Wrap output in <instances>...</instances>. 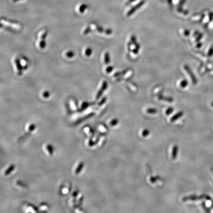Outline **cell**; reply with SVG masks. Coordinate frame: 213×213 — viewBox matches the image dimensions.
<instances>
[{
    "instance_id": "obj_1",
    "label": "cell",
    "mask_w": 213,
    "mask_h": 213,
    "mask_svg": "<svg viewBox=\"0 0 213 213\" xmlns=\"http://www.w3.org/2000/svg\"><path fill=\"white\" fill-rule=\"evenodd\" d=\"M145 3V1L143 0L141 1L140 3H139L137 5H136V6H135L134 7H132L130 10L129 11V12H128L127 15L128 17H130L132 15H133L137 10H138L139 9H140V8H141L142 6H143L144 4Z\"/></svg>"
},
{
    "instance_id": "obj_2",
    "label": "cell",
    "mask_w": 213,
    "mask_h": 213,
    "mask_svg": "<svg viewBox=\"0 0 213 213\" xmlns=\"http://www.w3.org/2000/svg\"><path fill=\"white\" fill-rule=\"evenodd\" d=\"M107 86H108L107 82H106L105 81L103 83V84H102V87H101V88L100 89V90H99V91L98 92L97 94L96 99H98L100 98V97L101 96V95H102V94L104 92V91L107 89Z\"/></svg>"
},
{
    "instance_id": "obj_3",
    "label": "cell",
    "mask_w": 213,
    "mask_h": 213,
    "mask_svg": "<svg viewBox=\"0 0 213 213\" xmlns=\"http://www.w3.org/2000/svg\"><path fill=\"white\" fill-rule=\"evenodd\" d=\"M184 69L186 71V72H187V73L189 74V75L190 76V78H191V80H192V82H193L194 83V84H195L196 83V78H195V77H194V75L193 74V73H192V72H191V70L190 69V68H189V67L187 65H184Z\"/></svg>"
},
{
    "instance_id": "obj_4",
    "label": "cell",
    "mask_w": 213,
    "mask_h": 213,
    "mask_svg": "<svg viewBox=\"0 0 213 213\" xmlns=\"http://www.w3.org/2000/svg\"><path fill=\"white\" fill-rule=\"evenodd\" d=\"M178 151V147L177 146H174L173 148V151H172V158L173 159H175L176 158L177 155V152Z\"/></svg>"
},
{
    "instance_id": "obj_5",
    "label": "cell",
    "mask_w": 213,
    "mask_h": 213,
    "mask_svg": "<svg viewBox=\"0 0 213 213\" xmlns=\"http://www.w3.org/2000/svg\"><path fill=\"white\" fill-rule=\"evenodd\" d=\"M15 62L16 64L17 65V69L18 72V74L19 75H21L22 74V66L20 64V62L19 61V60L18 59H16V60H15Z\"/></svg>"
},
{
    "instance_id": "obj_6",
    "label": "cell",
    "mask_w": 213,
    "mask_h": 213,
    "mask_svg": "<svg viewBox=\"0 0 213 213\" xmlns=\"http://www.w3.org/2000/svg\"><path fill=\"white\" fill-rule=\"evenodd\" d=\"M182 115H183V112H179V113H178L176 114V115H174V116H173L171 118V121L172 122L175 121V120H177L178 118H179L180 117L182 116Z\"/></svg>"
},
{
    "instance_id": "obj_7",
    "label": "cell",
    "mask_w": 213,
    "mask_h": 213,
    "mask_svg": "<svg viewBox=\"0 0 213 213\" xmlns=\"http://www.w3.org/2000/svg\"><path fill=\"white\" fill-rule=\"evenodd\" d=\"M110 62V54L108 52H106L104 56V62L106 64H108Z\"/></svg>"
},
{
    "instance_id": "obj_8",
    "label": "cell",
    "mask_w": 213,
    "mask_h": 213,
    "mask_svg": "<svg viewBox=\"0 0 213 213\" xmlns=\"http://www.w3.org/2000/svg\"><path fill=\"white\" fill-rule=\"evenodd\" d=\"M14 168H15V166L14 165H11L10 167V168L5 172V175H9V174H10V173L11 172H12L13 170H14Z\"/></svg>"
},
{
    "instance_id": "obj_9",
    "label": "cell",
    "mask_w": 213,
    "mask_h": 213,
    "mask_svg": "<svg viewBox=\"0 0 213 213\" xmlns=\"http://www.w3.org/2000/svg\"><path fill=\"white\" fill-rule=\"evenodd\" d=\"M158 97H159V99L160 100H165V101H168V102H172L173 101V99L171 98H169V97H166V98H165V97H163V96H162V95L159 96Z\"/></svg>"
},
{
    "instance_id": "obj_10",
    "label": "cell",
    "mask_w": 213,
    "mask_h": 213,
    "mask_svg": "<svg viewBox=\"0 0 213 213\" xmlns=\"http://www.w3.org/2000/svg\"><path fill=\"white\" fill-rule=\"evenodd\" d=\"M157 110L154 108H149L147 110V113L148 114H155L157 113Z\"/></svg>"
},
{
    "instance_id": "obj_11",
    "label": "cell",
    "mask_w": 213,
    "mask_h": 213,
    "mask_svg": "<svg viewBox=\"0 0 213 213\" xmlns=\"http://www.w3.org/2000/svg\"><path fill=\"white\" fill-rule=\"evenodd\" d=\"M187 82L186 80H183L180 82V85L181 87L182 88H185L187 85Z\"/></svg>"
},
{
    "instance_id": "obj_12",
    "label": "cell",
    "mask_w": 213,
    "mask_h": 213,
    "mask_svg": "<svg viewBox=\"0 0 213 213\" xmlns=\"http://www.w3.org/2000/svg\"><path fill=\"white\" fill-rule=\"evenodd\" d=\"M66 55L68 58H72L74 55V53L72 51H69L66 53Z\"/></svg>"
},
{
    "instance_id": "obj_13",
    "label": "cell",
    "mask_w": 213,
    "mask_h": 213,
    "mask_svg": "<svg viewBox=\"0 0 213 213\" xmlns=\"http://www.w3.org/2000/svg\"><path fill=\"white\" fill-rule=\"evenodd\" d=\"M85 55L86 56H89L92 53V49H90V48H87L85 50Z\"/></svg>"
},
{
    "instance_id": "obj_14",
    "label": "cell",
    "mask_w": 213,
    "mask_h": 213,
    "mask_svg": "<svg viewBox=\"0 0 213 213\" xmlns=\"http://www.w3.org/2000/svg\"><path fill=\"white\" fill-rule=\"evenodd\" d=\"M40 47L41 49H44L46 47V42L44 41V40H42V41H41L40 42Z\"/></svg>"
},
{
    "instance_id": "obj_15",
    "label": "cell",
    "mask_w": 213,
    "mask_h": 213,
    "mask_svg": "<svg viewBox=\"0 0 213 213\" xmlns=\"http://www.w3.org/2000/svg\"><path fill=\"white\" fill-rule=\"evenodd\" d=\"M149 134V131L148 129H145L142 132V135L144 137L148 136Z\"/></svg>"
},
{
    "instance_id": "obj_16",
    "label": "cell",
    "mask_w": 213,
    "mask_h": 213,
    "mask_svg": "<svg viewBox=\"0 0 213 213\" xmlns=\"http://www.w3.org/2000/svg\"><path fill=\"white\" fill-rule=\"evenodd\" d=\"M173 110H174V109H173V108H171V107H170V108H169L167 110V111H166V115H170L173 112Z\"/></svg>"
},
{
    "instance_id": "obj_17",
    "label": "cell",
    "mask_w": 213,
    "mask_h": 213,
    "mask_svg": "<svg viewBox=\"0 0 213 213\" xmlns=\"http://www.w3.org/2000/svg\"><path fill=\"white\" fill-rule=\"evenodd\" d=\"M131 42H132V43L133 44H134V45H135L137 44V42H136V37L135 36L133 35L131 37Z\"/></svg>"
},
{
    "instance_id": "obj_18",
    "label": "cell",
    "mask_w": 213,
    "mask_h": 213,
    "mask_svg": "<svg viewBox=\"0 0 213 213\" xmlns=\"http://www.w3.org/2000/svg\"><path fill=\"white\" fill-rule=\"evenodd\" d=\"M118 120L117 119H114L111 121V124L112 126H115L118 123Z\"/></svg>"
},
{
    "instance_id": "obj_19",
    "label": "cell",
    "mask_w": 213,
    "mask_h": 213,
    "mask_svg": "<svg viewBox=\"0 0 213 213\" xmlns=\"http://www.w3.org/2000/svg\"><path fill=\"white\" fill-rule=\"evenodd\" d=\"M86 8V6L85 5H82V6H81L80 7V12L81 13H83V12H84V10H85Z\"/></svg>"
},
{
    "instance_id": "obj_20",
    "label": "cell",
    "mask_w": 213,
    "mask_h": 213,
    "mask_svg": "<svg viewBox=\"0 0 213 213\" xmlns=\"http://www.w3.org/2000/svg\"><path fill=\"white\" fill-rule=\"evenodd\" d=\"M83 165V164H82V163H81L80 165H79V166L78 167V168H77V171H76V173L77 174H78V173H79V172H80V171H81V169H82V166Z\"/></svg>"
},
{
    "instance_id": "obj_21",
    "label": "cell",
    "mask_w": 213,
    "mask_h": 213,
    "mask_svg": "<svg viewBox=\"0 0 213 213\" xmlns=\"http://www.w3.org/2000/svg\"><path fill=\"white\" fill-rule=\"evenodd\" d=\"M113 67L112 66H109L108 68H107L106 71L107 73H110L113 71Z\"/></svg>"
},
{
    "instance_id": "obj_22",
    "label": "cell",
    "mask_w": 213,
    "mask_h": 213,
    "mask_svg": "<svg viewBox=\"0 0 213 213\" xmlns=\"http://www.w3.org/2000/svg\"><path fill=\"white\" fill-rule=\"evenodd\" d=\"M90 31V28L89 27H87L84 30L83 34H84V35H86V34L89 33Z\"/></svg>"
},
{
    "instance_id": "obj_23",
    "label": "cell",
    "mask_w": 213,
    "mask_h": 213,
    "mask_svg": "<svg viewBox=\"0 0 213 213\" xmlns=\"http://www.w3.org/2000/svg\"><path fill=\"white\" fill-rule=\"evenodd\" d=\"M96 29H97V31H99V32H100V33H102V32H103V28H102L101 27H100V26H96Z\"/></svg>"
},
{
    "instance_id": "obj_24",
    "label": "cell",
    "mask_w": 213,
    "mask_h": 213,
    "mask_svg": "<svg viewBox=\"0 0 213 213\" xmlns=\"http://www.w3.org/2000/svg\"><path fill=\"white\" fill-rule=\"evenodd\" d=\"M49 92H48V91H46V92H45L44 93H43V96L45 97V98H47V97H49Z\"/></svg>"
},
{
    "instance_id": "obj_25",
    "label": "cell",
    "mask_w": 213,
    "mask_h": 213,
    "mask_svg": "<svg viewBox=\"0 0 213 213\" xmlns=\"http://www.w3.org/2000/svg\"><path fill=\"white\" fill-rule=\"evenodd\" d=\"M106 98H105V97H104V98L100 102V103H99V105H100V106H101V105H103L105 102H106Z\"/></svg>"
},
{
    "instance_id": "obj_26",
    "label": "cell",
    "mask_w": 213,
    "mask_h": 213,
    "mask_svg": "<svg viewBox=\"0 0 213 213\" xmlns=\"http://www.w3.org/2000/svg\"><path fill=\"white\" fill-rule=\"evenodd\" d=\"M105 33L107 35H111L112 33V30L111 29H107L105 31Z\"/></svg>"
},
{
    "instance_id": "obj_27",
    "label": "cell",
    "mask_w": 213,
    "mask_h": 213,
    "mask_svg": "<svg viewBox=\"0 0 213 213\" xmlns=\"http://www.w3.org/2000/svg\"><path fill=\"white\" fill-rule=\"evenodd\" d=\"M47 148H48L49 151V152H50V154H52V153H53V152H52V147H51L50 146H48V147H47Z\"/></svg>"
},
{
    "instance_id": "obj_28",
    "label": "cell",
    "mask_w": 213,
    "mask_h": 213,
    "mask_svg": "<svg viewBox=\"0 0 213 213\" xmlns=\"http://www.w3.org/2000/svg\"><path fill=\"white\" fill-rule=\"evenodd\" d=\"M87 106H88V104H87V103H83V105H82V108L83 109H85V108H86V107H87Z\"/></svg>"
},
{
    "instance_id": "obj_29",
    "label": "cell",
    "mask_w": 213,
    "mask_h": 213,
    "mask_svg": "<svg viewBox=\"0 0 213 213\" xmlns=\"http://www.w3.org/2000/svg\"><path fill=\"white\" fill-rule=\"evenodd\" d=\"M189 33H189V32L188 30H185L184 32V34L186 36H187L189 34Z\"/></svg>"
},
{
    "instance_id": "obj_30",
    "label": "cell",
    "mask_w": 213,
    "mask_h": 213,
    "mask_svg": "<svg viewBox=\"0 0 213 213\" xmlns=\"http://www.w3.org/2000/svg\"><path fill=\"white\" fill-rule=\"evenodd\" d=\"M120 74H121V73L117 72V73H116L115 74V75H114V76H115V77H118V76L120 75Z\"/></svg>"
},
{
    "instance_id": "obj_31",
    "label": "cell",
    "mask_w": 213,
    "mask_h": 213,
    "mask_svg": "<svg viewBox=\"0 0 213 213\" xmlns=\"http://www.w3.org/2000/svg\"><path fill=\"white\" fill-rule=\"evenodd\" d=\"M34 128H35V127H34V125L33 126V125H31V126H30V129L31 130H33V129H34Z\"/></svg>"
},
{
    "instance_id": "obj_32",
    "label": "cell",
    "mask_w": 213,
    "mask_h": 213,
    "mask_svg": "<svg viewBox=\"0 0 213 213\" xmlns=\"http://www.w3.org/2000/svg\"><path fill=\"white\" fill-rule=\"evenodd\" d=\"M135 1H136V0H129V1H128V3H132V2H133Z\"/></svg>"
},
{
    "instance_id": "obj_33",
    "label": "cell",
    "mask_w": 213,
    "mask_h": 213,
    "mask_svg": "<svg viewBox=\"0 0 213 213\" xmlns=\"http://www.w3.org/2000/svg\"><path fill=\"white\" fill-rule=\"evenodd\" d=\"M19 1V0H13V1H14V2H17V1Z\"/></svg>"
}]
</instances>
